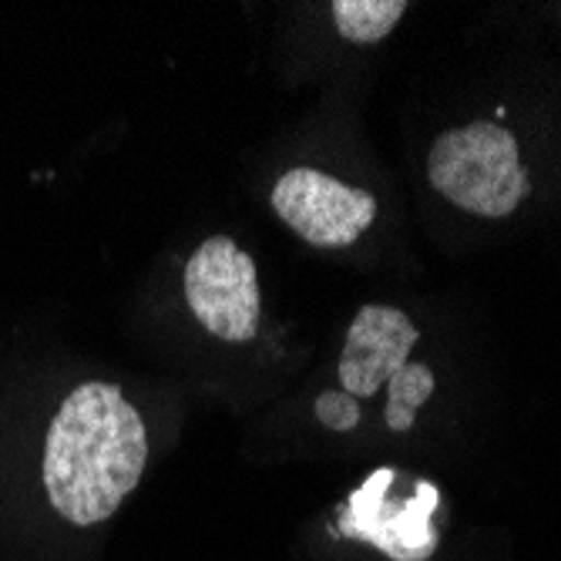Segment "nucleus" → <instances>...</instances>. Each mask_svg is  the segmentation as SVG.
<instances>
[{
	"mask_svg": "<svg viewBox=\"0 0 561 561\" xmlns=\"http://www.w3.org/2000/svg\"><path fill=\"white\" fill-rule=\"evenodd\" d=\"M148 461V434L112 383L71 390L44 444V488L71 525L108 522L135 491Z\"/></svg>",
	"mask_w": 561,
	"mask_h": 561,
	"instance_id": "nucleus-1",
	"label": "nucleus"
},
{
	"mask_svg": "<svg viewBox=\"0 0 561 561\" xmlns=\"http://www.w3.org/2000/svg\"><path fill=\"white\" fill-rule=\"evenodd\" d=\"M427 175L447 202L481 219L512 216L531 192L515 135L491 122L444 131L431 145Z\"/></svg>",
	"mask_w": 561,
	"mask_h": 561,
	"instance_id": "nucleus-2",
	"label": "nucleus"
},
{
	"mask_svg": "<svg viewBox=\"0 0 561 561\" xmlns=\"http://www.w3.org/2000/svg\"><path fill=\"white\" fill-rule=\"evenodd\" d=\"M400 474L377 468L360 488L340 504V531L353 541H367L393 561H427L437 548L434 507L437 488L414 481V494L397 491Z\"/></svg>",
	"mask_w": 561,
	"mask_h": 561,
	"instance_id": "nucleus-3",
	"label": "nucleus"
},
{
	"mask_svg": "<svg viewBox=\"0 0 561 561\" xmlns=\"http://www.w3.org/2000/svg\"><path fill=\"white\" fill-rule=\"evenodd\" d=\"M185 299L216 340L245 343L260 330V276L249 252L229 236L202 242L185 266Z\"/></svg>",
	"mask_w": 561,
	"mask_h": 561,
	"instance_id": "nucleus-4",
	"label": "nucleus"
},
{
	"mask_svg": "<svg viewBox=\"0 0 561 561\" xmlns=\"http://www.w3.org/2000/svg\"><path fill=\"white\" fill-rule=\"evenodd\" d=\"M276 216L310 245L343 249L377 219V198L317 169H293L273 185Z\"/></svg>",
	"mask_w": 561,
	"mask_h": 561,
	"instance_id": "nucleus-5",
	"label": "nucleus"
},
{
	"mask_svg": "<svg viewBox=\"0 0 561 561\" xmlns=\"http://www.w3.org/2000/svg\"><path fill=\"white\" fill-rule=\"evenodd\" d=\"M421 333L393 306H364L346 330L340 353V383L350 397H374L407 367Z\"/></svg>",
	"mask_w": 561,
	"mask_h": 561,
	"instance_id": "nucleus-6",
	"label": "nucleus"
},
{
	"mask_svg": "<svg viewBox=\"0 0 561 561\" xmlns=\"http://www.w3.org/2000/svg\"><path fill=\"white\" fill-rule=\"evenodd\" d=\"M333 21L350 44H377L403 18V0H333Z\"/></svg>",
	"mask_w": 561,
	"mask_h": 561,
	"instance_id": "nucleus-7",
	"label": "nucleus"
},
{
	"mask_svg": "<svg viewBox=\"0 0 561 561\" xmlns=\"http://www.w3.org/2000/svg\"><path fill=\"white\" fill-rule=\"evenodd\" d=\"M434 393V374L431 367L424 364H407L400 374L390 377L387 383V427L403 434V431H411L414 427V417L421 411V403L431 400Z\"/></svg>",
	"mask_w": 561,
	"mask_h": 561,
	"instance_id": "nucleus-8",
	"label": "nucleus"
},
{
	"mask_svg": "<svg viewBox=\"0 0 561 561\" xmlns=\"http://www.w3.org/2000/svg\"><path fill=\"white\" fill-rule=\"evenodd\" d=\"M317 417L323 427L346 434L360 424V403H356V397H350L346 390H323L317 397Z\"/></svg>",
	"mask_w": 561,
	"mask_h": 561,
	"instance_id": "nucleus-9",
	"label": "nucleus"
}]
</instances>
